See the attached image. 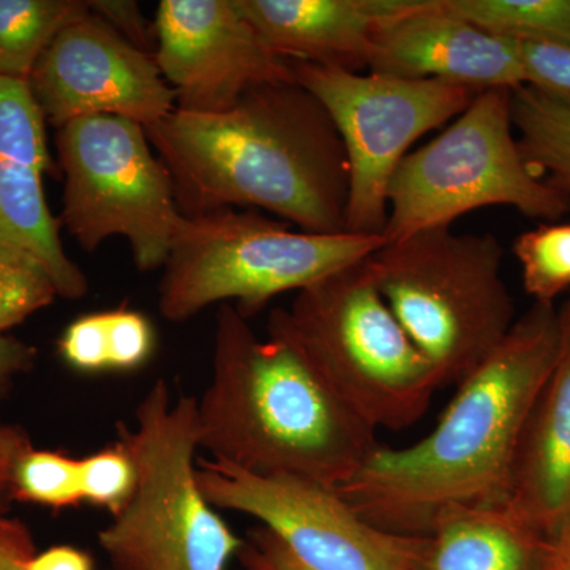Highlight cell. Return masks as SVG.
<instances>
[{"label":"cell","instance_id":"4fadbf2b","mask_svg":"<svg viewBox=\"0 0 570 570\" xmlns=\"http://www.w3.org/2000/svg\"><path fill=\"white\" fill-rule=\"evenodd\" d=\"M29 86L52 127L88 116H116L148 129L176 108V94L151 52L92 13L59 33Z\"/></svg>","mask_w":570,"mask_h":570},{"label":"cell","instance_id":"44dd1931","mask_svg":"<svg viewBox=\"0 0 570 570\" xmlns=\"http://www.w3.org/2000/svg\"><path fill=\"white\" fill-rule=\"evenodd\" d=\"M448 6L502 39L570 43V0H448Z\"/></svg>","mask_w":570,"mask_h":570},{"label":"cell","instance_id":"603a6c76","mask_svg":"<svg viewBox=\"0 0 570 570\" xmlns=\"http://www.w3.org/2000/svg\"><path fill=\"white\" fill-rule=\"evenodd\" d=\"M10 497L55 510L75 508L82 502L80 460L29 445L14 463Z\"/></svg>","mask_w":570,"mask_h":570},{"label":"cell","instance_id":"836d02e7","mask_svg":"<svg viewBox=\"0 0 570 570\" xmlns=\"http://www.w3.org/2000/svg\"><path fill=\"white\" fill-rule=\"evenodd\" d=\"M28 570H92V560L88 553L73 547H52L33 554L28 562Z\"/></svg>","mask_w":570,"mask_h":570},{"label":"cell","instance_id":"484cf974","mask_svg":"<svg viewBox=\"0 0 570 570\" xmlns=\"http://www.w3.org/2000/svg\"><path fill=\"white\" fill-rule=\"evenodd\" d=\"M107 313L110 371L132 373L140 370L156 351V330L140 311L116 307Z\"/></svg>","mask_w":570,"mask_h":570},{"label":"cell","instance_id":"74e56055","mask_svg":"<svg viewBox=\"0 0 570 570\" xmlns=\"http://www.w3.org/2000/svg\"><path fill=\"white\" fill-rule=\"evenodd\" d=\"M569 531H570V530H569ZM566 532H568V531H566Z\"/></svg>","mask_w":570,"mask_h":570},{"label":"cell","instance_id":"5b68a950","mask_svg":"<svg viewBox=\"0 0 570 570\" xmlns=\"http://www.w3.org/2000/svg\"><path fill=\"white\" fill-rule=\"evenodd\" d=\"M118 444L135 469V485L99 542L121 570H225L245 540L209 504L197 475V400L174 401L157 381L118 428Z\"/></svg>","mask_w":570,"mask_h":570},{"label":"cell","instance_id":"d6986e66","mask_svg":"<svg viewBox=\"0 0 570 570\" xmlns=\"http://www.w3.org/2000/svg\"><path fill=\"white\" fill-rule=\"evenodd\" d=\"M89 14V0H0V77L29 81L59 33Z\"/></svg>","mask_w":570,"mask_h":570},{"label":"cell","instance_id":"7c38bea8","mask_svg":"<svg viewBox=\"0 0 570 570\" xmlns=\"http://www.w3.org/2000/svg\"><path fill=\"white\" fill-rule=\"evenodd\" d=\"M154 33L178 110L227 111L253 89L295 81L292 62L266 47L239 0H160Z\"/></svg>","mask_w":570,"mask_h":570},{"label":"cell","instance_id":"2e32d148","mask_svg":"<svg viewBox=\"0 0 570 570\" xmlns=\"http://www.w3.org/2000/svg\"><path fill=\"white\" fill-rule=\"evenodd\" d=\"M557 363L532 411L504 505L551 542L570 530V305L560 309Z\"/></svg>","mask_w":570,"mask_h":570},{"label":"cell","instance_id":"d6a6232c","mask_svg":"<svg viewBox=\"0 0 570 570\" xmlns=\"http://www.w3.org/2000/svg\"><path fill=\"white\" fill-rule=\"evenodd\" d=\"M29 438L21 428L0 426V515L6 510L7 498L10 497L11 474L14 463L22 452L29 448Z\"/></svg>","mask_w":570,"mask_h":570},{"label":"cell","instance_id":"4316f807","mask_svg":"<svg viewBox=\"0 0 570 570\" xmlns=\"http://www.w3.org/2000/svg\"><path fill=\"white\" fill-rule=\"evenodd\" d=\"M527 86L570 108V43L515 40Z\"/></svg>","mask_w":570,"mask_h":570},{"label":"cell","instance_id":"d590c367","mask_svg":"<svg viewBox=\"0 0 570 570\" xmlns=\"http://www.w3.org/2000/svg\"><path fill=\"white\" fill-rule=\"evenodd\" d=\"M568 303H569V305H570V299H569V302H568Z\"/></svg>","mask_w":570,"mask_h":570},{"label":"cell","instance_id":"83f0119b","mask_svg":"<svg viewBox=\"0 0 570 570\" xmlns=\"http://www.w3.org/2000/svg\"><path fill=\"white\" fill-rule=\"evenodd\" d=\"M63 365L80 374H100L110 371L107 313L85 314L71 321L58 341Z\"/></svg>","mask_w":570,"mask_h":570},{"label":"cell","instance_id":"1f68e13d","mask_svg":"<svg viewBox=\"0 0 570 570\" xmlns=\"http://www.w3.org/2000/svg\"><path fill=\"white\" fill-rule=\"evenodd\" d=\"M36 347L17 337L0 335V397L10 387L11 381L28 373L36 362Z\"/></svg>","mask_w":570,"mask_h":570},{"label":"cell","instance_id":"9c48e42d","mask_svg":"<svg viewBox=\"0 0 570 570\" xmlns=\"http://www.w3.org/2000/svg\"><path fill=\"white\" fill-rule=\"evenodd\" d=\"M55 142L63 175L59 223L67 234L85 253L122 236L140 272L163 268L184 216L145 127L88 116L59 127Z\"/></svg>","mask_w":570,"mask_h":570},{"label":"cell","instance_id":"3957f363","mask_svg":"<svg viewBox=\"0 0 570 570\" xmlns=\"http://www.w3.org/2000/svg\"><path fill=\"white\" fill-rule=\"evenodd\" d=\"M200 449L264 475L341 489L377 448L362 422L287 341L262 340L234 305H220L212 377L197 400Z\"/></svg>","mask_w":570,"mask_h":570},{"label":"cell","instance_id":"8d00e7d4","mask_svg":"<svg viewBox=\"0 0 570 570\" xmlns=\"http://www.w3.org/2000/svg\"><path fill=\"white\" fill-rule=\"evenodd\" d=\"M245 570H249V569H245Z\"/></svg>","mask_w":570,"mask_h":570},{"label":"cell","instance_id":"277c9868","mask_svg":"<svg viewBox=\"0 0 570 570\" xmlns=\"http://www.w3.org/2000/svg\"><path fill=\"white\" fill-rule=\"evenodd\" d=\"M370 257L296 292L273 311L268 335L305 356L367 426L401 431L425 415L441 384L379 292Z\"/></svg>","mask_w":570,"mask_h":570},{"label":"cell","instance_id":"e575fe53","mask_svg":"<svg viewBox=\"0 0 570 570\" xmlns=\"http://www.w3.org/2000/svg\"><path fill=\"white\" fill-rule=\"evenodd\" d=\"M542 570H570V531L551 540Z\"/></svg>","mask_w":570,"mask_h":570},{"label":"cell","instance_id":"ffe728a7","mask_svg":"<svg viewBox=\"0 0 570 570\" xmlns=\"http://www.w3.org/2000/svg\"><path fill=\"white\" fill-rule=\"evenodd\" d=\"M520 151L539 178L570 197V108L532 89L510 91Z\"/></svg>","mask_w":570,"mask_h":570},{"label":"cell","instance_id":"4dcf8cb0","mask_svg":"<svg viewBox=\"0 0 570 570\" xmlns=\"http://www.w3.org/2000/svg\"><path fill=\"white\" fill-rule=\"evenodd\" d=\"M36 554L31 532L20 520L0 515V570H28Z\"/></svg>","mask_w":570,"mask_h":570},{"label":"cell","instance_id":"8992f818","mask_svg":"<svg viewBox=\"0 0 570 570\" xmlns=\"http://www.w3.org/2000/svg\"><path fill=\"white\" fill-rule=\"evenodd\" d=\"M502 257L497 236L452 227L385 243L370 257L379 292L441 387L482 365L515 324Z\"/></svg>","mask_w":570,"mask_h":570},{"label":"cell","instance_id":"f546056e","mask_svg":"<svg viewBox=\"0 0 570 570\" xmlns=\"http://www.w3.org/2000/svg\"><path fill=\"white\" fill-rule=\"evenodd\" d=\"M238 557L249 570H306L272 532L262 527L249 532Z\"/></svg>","mask_w":570,"mask_h":570},{"label":"cell","instance_id":"9a60e30c","mask_svg":"<svg viewBox=\"0 0 570 570\" xmlns=\"http://www.w3.org/2000/svg\"><path fill=\"white\" fill-rule=\"evenodd\" d=\"M47 124L29 81L0 77V243L39 255L59 296L80 299L88 277L63 249L61 223L45 194V176L56 171Z\"/></svg>","mask_w":570,"mask_h":570},{"label":"cell","instance_id":"30bf717a","mask_svg":"<svg viewBox=\"0 0 570 570\" xmlns=\"http://www.w3.org/2000/svg\"><path fill=\"white\" fill-rule=\"evenodd\" d=\"M292 70L296 85L324 105L346 149L347 234H384L390 181L411 146L459 118L479 94L436 80L314 63L292 62Z\"/></svg>","mask_w":570,"mask_h":570},{"label":"cell","instance_id":"7402d4cb","mask_svg":"<svg viewBox=\"0 0 570 570\" xmlns=\"http://www.w3.org/2000/svg\"><path fill=\"white\" fill-rule=\"evenodd\" d=\"M58 296L50 268L39 255L0 243V335L52 305Z\"/></svg>","mask_w":570,"mask_h":570},{"label":"cell","instance_id":"d4e9b609","mask_svg":"<svg viewBox=\"0 0 570 570\" xmlns=\"http://www.w3.org/2000/svg\"><path fill=\"white\" fill-rule=\"evenodd\" d=\"M82 501L116 515L129 501L135 485L132 460L116 442L80 460Z\"/></svg>","mask_w":570,"mask_h":570},{"label":"cell","instance_id":"ac0fdd59","mask_svg":"<svg viewBox=\"0 0 570 570\" xmlns=\"http://www.w3.org/2000/svg\"><path fill=\"white\" fill-rule=\"evenodd\" d=\"M428 539L426 570H542L550 543L505 508L456 510Z\"/></svg>","mask_w":570,"mask_h":570},{"label":"cell","instance_id":"52a82bcc","mask_svg":"<svg viewBox=\"0 0 570 570\" xmlns=\"http://www.w3.org/2000/svg\"><path fill=\"white\" fill-rule=\"evenodd\" d=\"M385 243L382 235L295 232L255 209L184 217L163 266L157 305L174 324L217 303L234 305L249 318L275 296L299 292Z\"/></svg>","mask_w":570,"mask_h":570},{"label":"cell","instance_id":"8fae6325","mask_svg":"<svg viewBox=\"0 0 570 570\" xmlns=\"http://www.w3.org/2000/svg\"><path fill=\"white\" fill-rule=\"evenodd\" d=\"M197 475L214 509L261 521L306 570H426L430 539L367 523L335 489L206 459Z\"/></svg>","mask_w":570,"mask_h":570},{"label":"cell","instance_id":"e0dca14e","mask_svg":"<svg viewBox=\"0 0 570 570\" xmlns=\"http://www.w3.org/2000/svg\"><path fill=\"white\" fill-rule=\"evenodd\" d=\"M396 0H239L266 47L288 62L370 69L376 28Z\"/></svg>","mask_w":570,"mask_h":570},{"label":"cell","instance_id":"6da1fadb","mask_svg":"<svg viewBox=\"0 0 570 570\" xmlns=\"http://www.w3.org/2000/svg\"><path fill=\"white\" fill-rule=\"evenodd\" d=\"M560 341V311L534 303L460 382L433 431L406 448L377 445L337 493L367 523L417 538L456 510L504 508Z\"/></svg>","mask_w":570,"mask_h":570},{"label":"cell","instance_id":"f1b7e54d","mask_svg":"<svg viewBox=\"0 0 570 570\" xmlns=\"http://www.w3.org/2000/svg\"><path fill=\"white\" fill-rule=\"evenodd\" d=\"M91 11L110 24L124 39L146 52L156 50L154 21H149L135 0H89Z\"/></svg>","mask_w":570,"mask_h":570},{"label":"cell","instance_id":"cb8c5ba5","mask_svg":"<svg viewBox=\"0 0 570 570\" xmlns=\"http://www.w3.org/2000/svg\"><path fill=\"white\" fill-rule=\"evenodd\" d=\"M524 291L534 303H550L570 288V223L539 225L513 243Z\"/></svg>","mask_w":570,"mask_h":570},{"label":"cell","instance_id":"7a4b0ae2","mask_svg":"<svg viewBox=\"0 0 570 570\" xmlns=\"http://www.w3.org/2000/svg\"><path fill=\"white\" fill-rule=\"evenodd\" d=\"M146 134L184 217L255 209L309 234L346 232V149L324 105L296 81L253 89L227 111L175 108Z\"/></svg>","mask_w":570,"mask_h":570},{"label":"cell","instance_id":"ba28073f","mask_svg":"<svg viewBox=\"0 0 570 570\" xmlns=\"http://www.w3.org/2000/svg\"><path fill=\"white\" fill-rule=\"evenodd\" d=\"M513 132L510 91L479 92L444 132L396 168L382 236L393 243L452 227L464 214L489 206L557 223L569 212L570 197L531 170Z\"/></svg>","mask_w":570,"mask_h":570},{"label":"cell","instance_id":"5bb4252c","mask_svg":"<svg viewBox=\"0 0 570 570\" xmlns=\"http://www.w3.org/2000/svg\"><path fill=\"white\" fill-rule=\"evenodd\" d=\"M367 71L475 92L527 86L517 41L464 20L448 0H396L377 24Z\"/></svg>","mask_w":570,"mask_h":570}]
</instances>
